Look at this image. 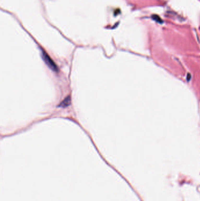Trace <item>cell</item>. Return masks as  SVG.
Masks as SVG:
<instances>
[{"label": "cell", "mask_w": 200, "mask_h": 201, "mask_svg": "<svg viewBox=\"0 0 200 201\" xmlns=\"http://www.w3.org/2000/svg\"><path fill=\"white\" fill-rule=\"evenodd\" d=\"M42 57L45 64H46V65L48 66L51 70L55 72H58L59 71L58 66L56 65V64L52 60L51 57L48 55V54H46V52L43 51V50H42Z\"/></svg>", "instance_id": "6da1fadb"}, {"label": "cell", "mask_w": 200, "mask_h": 201, "mask_svg": "<svg viewBox=\"0 0 200 201\" xmlns=\"http://www.w3.org/2000/svg\"><path fill=\"white\" fill-rule=\"evenodd\" d=\"M71 103V98L70 96H68L64 99L62 102L59 105V107L65 108L68 106H69Z\"/></svg>", "instance_id": "7a4b0ae2"}]
</instances>
